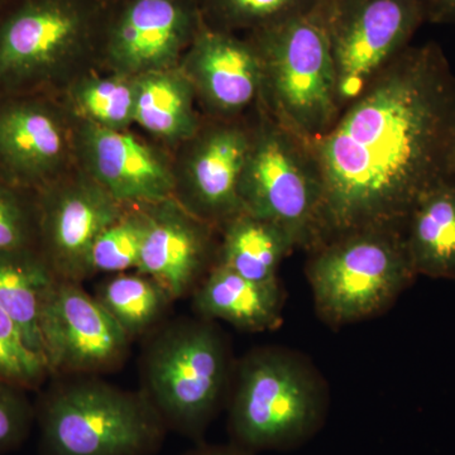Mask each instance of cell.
I'll return each mask as SVG.
<instances>
[{
    "instance_id": "obj_1",
    "label": "cell",
    "mask_w": 455,
    "mask_h": 455,
    "mask_svg": "<svg viewBox=\"0 0 455 455\" xmlns=\"http://www.w3.org/2000/svg\"><path fill=\"white\" fill-rule=\"evenodd\" d=\"M454 142L451 66L436 42L411 44L309 142L323 187L319 244L403 230L421 196L453 176Z\"/></svg>"
},
{
    "instance_id": "obj_2",
    "label": "cell",
    "mask_w": 455,
    "mask_h": 455,
    "mask_svg": "<svg viewBox=\"0 0 455 455\" xmlns=\"http://www.w3.org/2000/svg\"><path fill=\"white\" fill-rule=\"evenodd\" d=\"M114 0H0V98L59 97L100 68Z\"/></svg>"
},
{
    "instance_id": "obj_3",
    "label": "cell",
    "mask_w": 455,
    "mask_h": 455,
    "mask_svg": "<svg viewBox=\"0 0 455 455\" xmlns=\"http://www.w3.org/2000/svg\"><path fill=\"white\" fill-rule=\"evenodd\" d=\"M259 53V103L299 139L311 142L341 113L326 26V0L276 26L244 36Z\"/></svg>"
},
{
    "instance_id": "obj_4",
    "label": "cell",
    "mask_w": 455,
    "mask_h": 455,
    "mask_svg": "<svg viewBox=\"0 0 455 455\" xmlns=\"http://www.w3.org/2000/svg\"><path fill=\"white\" fill-rule=\"evenodd\" d=\"M328 392L304 358L265 348L244 358L230 400L228 429L233 445L257 453L290 451L324 427Z\"/></svg>"
},
{
    "instance_id": "obj_5",
    "label": "cell",
    "mask_w": 455,
    "mask_h": 455,
    "mask_svg": "<svg viewBox=\"0 0 455 455\" xmlns=\"http://www.w3.org/2000/svg\"><path fill=\"white\" fill-rule=\"evenodd\" d=\"M311 251L307 272L314 302L333 326L382 313L418 276L400 229L353 230Z\"/></svg>"
},
{
    "instance_id": "obj_6",
    "label": "cell",
    "mask_w": 455,
    "mask_h": 455,
    "mask_svg": "<svg viewBox=\"0 0 455 455\" xmlns=\"http://www.w3.org/2000/svg\"><path fill=\"white\" fill-rule=\"evenodd\" d=\"M36 416L42 455H154L167 430L145 395L99 381L57 388Z\"/></svg>"
},
{
    "instance_id": "obj_7",
    "label": "cell",
    "mask_w": 455,
    "mask_h": 455,
    "mask_svg": "<svg viewBox=\"0 0 455 455\" xmlns=\"http://www.w3.org/2000/svg\"><path fill=\"white\" fill-rule=\"evenodd\" d=\"M239 197L242 209L283 228L296 247L319 244L323 187L309 142L257 103Z\"/></svg>"
},
{
    "instance_id": "obj_8",
    "label": "cell",
    "mask_w": 455,
    "mask_h": 455,
    "mask_svg": "<svg viewBox=\"0 0 455 455\" xmlns=\"http://www.w3.org/2000/svg\"><path fill=\"white\" fill-rule=\"evenodd\" d=\"M145 374V396L167 429L200 439L226 391V343L211 324L180 323L149 347Z\"/></svg>"
},
{
    "instance_id": "obj_9",
    "label": "cell",
    "mask_w": 455,
    "mask_h": 455,
    "mask_svg": "<svg viewBox=\"0 0 455 455\" xmlns=\"http://www.w3.org/2000/svg\"><path fill=\"white\" fill-rule=\"evenodd\" d=\"M424 23V0H326V26L341 110L411 46Z\"/></svg>"
},
{
    "instance_id": "obj_10",
    "label": "cell",
    "mask_w": 455,
    "mask_h": 455,
    "mask_svg": "<svg viewBox=\"0 0 455 455\" xmlns=\"http://www.w3.org/2000/svg\"><path fill=\"white\" fill-rule=\"evenodd\" d=\"M251 140V121L206 118L172 151L173 197L204 223L223 228L243 212L239 184Z\"/></svg>"
},
{
    "instance_id": "obj_11",
    "label": "cell",
    "mask_w": 455,
    "mask_h": 455,
    "mask_svg": "<svg viewBox=\"0 0 455 455\" xmlns=\"http://www.w3.org/2000/svg\"><path fill=\"white\" fill-rule=\"evenodd\" d=\"M37 206L38 251L57 278L73 283L90 276L92 245L128 208L76 164L37 191Z\"/></svg>"
},
{
    "instance_id": "obj_12",
    "label": "cell",
    "mask_w": 455,
    "mask_h": 455,
    "mask_svg": "<svg viewBox=\"0 0 455 455\" xmlns=\"http://www.w3.org/2000/svg\"><path fill=\"white\" fill-rule=\"evenodd\" d=\"M74 167V116L59 98H0V173L5 179L37 193Z\"/></svg>"
},
{
    "instance_id": "obj_13",
    "label": "cell",
    "mask_w": 455,
    "mask_h": 455,
    "mask_svg": "<svg viewBox=\"0 0 455 455\" xmlns=\"http://www.w3.org/2000/svg\"><path fill=\"white\" fill-rule=\"evenodd\" d=\"M203 25L197 0H114L100 68L140 76L178 68Z\"/></svg>"
},
{
    "instance_id": "obj_14",
    "label": "cell",
    "mask_w": 455,
    "mask_h": 455,
    "mask_svg": "<svg viewBox=\"0 0 455 455\" xmlns=\"http://www.w3.org/2000/svg\"><path fill=\"white\" fill-rule=\"evenodd\" d=\"M40 331L49 372L110 370L125 357L131 340L97 299L57 277L44 295Z\"/></svg>"
},
{
    "instance_id": "obj_15",
    "label": "cell",
    "mask_w": 455,
    "mask_h": 455,
    "mask_svg": "<svg viewBox=\"0 0 455 455\" xmlns=\"http://www.w3.org/2000/svg\"><path fill=\"white\" fill-rule=\"evenodd\" d=\"M75 164L125 206L173 197L172 155L131 130L98 127L74 118Z\"/></svg>"
},
{
    "instance_id": "obj_16",
    "label": "cell",
    "mask_w": 455,
    "mask_h": 455,
    "mask_svg": "<svg viewBox=\"0 0 455 455\" xmlns=\"http://www.w3.org/2000/svg\"><path fill=\"white\" fill-rule=\"evenodd\" d=\"M179 66L196 90L206 118H243L259 103V57L244 36L203 25Z\"/></svg>"
},
{
    "instance_id": "obj_17",
    "label": "cell",
    "mask_w": 455,
    "mask_h": 455,
    "mask_svg": "<svg viewBox=\"0 0 455 455\" xmlns=\"http://www.w3.org/2000/svg\"><path fill=\"white\" fill-rule=\"evenodd\" d=\"M142 206L146 232L136 272L160 284L171 300L181 298L208 262L214 228L175 197Z\"/></svg>"
},
{
    "instance_id": "obj_18",
    "label": "cell",
    "mask_w": 455,
    "mask_h": 455,
    "mask_svg": "<svg viewBox=\"0 0 455 455\" xmlns=\"http://www.w3.org/2000/svg\"><path fill=\"white\" fill-rule=\"evenodd\" d=\"M205 319L223 320L242 331H265L281 323L283 293L278 281L254 283L217 263L194 299Z\"/></svg>"
},
{
    "instance_id": "obj_19",
    "label": "cell",
    "mask_w": 455,
    "mask_h": 455,
    "mask_svg": "<svg viewBox=\"0 0 455 455\" xmlns=\"http://www.w3.org/2000/svg\"><path fill=\"white\" fill-rule=\"evenodd\" d=\"M196 90L178 68L136 76L134 124L167 149H175L202 125Z\"/></svg>"
},
{
    "instance_id": "obj_20",
    "label": "cell",
    "mask_w": 455,
    "mask_h": 455,
    "mask_svg": "<svg viewBox=\"0 0 455 455\" xmlns=\"http://www.w3.org/2000/svg\"><path fill=\"white\" fill-rule=\"evenodd\" d=\"M415 274L455 280V178L430 188L416 202L403 227Z\"/></svg>"
},
{
    "instance_id": "obj_21",
    "label": "cell",
    "mask_w": 455,
    "mask_h": 455,
    "mask_svg": "<svg viewBox=\"0 0 455 455\" xmlns=\"http://www.w3.org/2000/svg\"><path fill=\"white\" fill-rule=\"evenodd\" d=\"M220 260L254 283H275L277 269L296 248L291 236L271 221L242 212L224 224Z\"/></svg>"
},
{
    "instance_id": "obj_22",
    "label": "cell",
    "mask_w": 455,
    "mask_h": 455,
    "mask_svg": "<svg viewBox=\"0 0 455 455\" xmlns=\"http://www.w3.org/2000/svg\"><path fill=\"white\" fill-rule=\"evenodd\" d=\"M55 280L38 250L0 254V309L12 317L28 346L42 357V304Z\"/></svg>"
},
{
    "instance_id": "obj_23",
    "label": "cell",
    "mask_w": 455,
    "mask_h": 455,
    "mask_svg": "<svg viewBox=\"0 0 455 455\" xmlns=\"http://www.w3.org/2000/svg\"><path fill=\"white\" fill-rule=\"evenodd\" d=\"M77 121L107 130H131L136 107V76L95 68L77 77L57 97Z\"/></svg>"
},
{
    "instance_id": "obj_24",
    "label": "cell",
    "mask_w": 455,
    "mask_h": 455,
    "mask_svg": "<svg viewBox=\"0 0 455 455\" xmlns=\"http://www.w3.org/2000/svg\"><path fill=\"white\" fill-rule=\"evenodd\" d=\"M95 299L130 338L154 325L171 301L160 284L137 272L109 278Z\"/></svg>"
},
{
    "instance_id": "obj_25",
    "label": "cell",
    "mask_w": 455,
    "mask_h": 455,
    "mask_svg": "<svg viewBox=\"0 0 455 455\" xmlns=\"http://www.w3.org/2000/svg\"><path fill=\"white\" fill-rule=\"evenodd\" d=\"M322 0H197L204 25L247 36L307 13Z\"/></svg>"
},
{
    "instance_id": "obj_26",
    "label": "cell",
    "mask_w": 455,
    "mask_h": 455,
    "mask_svg": "<svg viewBox=\"0 0 455 455\" xmlns=\"http://www.w3.org/2000/svg\"><path fill=\"white\" fill-rule=\"evenodd\" d=\"M146 232L143 206H128L113 224L98 236L89 259V274H124L139 265Z\"/></svg>"
},
{
    "instance_id": "obj_27",
    "label": "cell",
    "mask_w": 455,
    "mask_h": 455,
    "mask_svg": "<svg viewBox=\"0 0 455 455\" xmlns=\"http://www.w3.org/2000/svg\"><path fill=\"white\" fill-rule=\"evenodd\" d=\"M38 250L37 193L0 173V254Z\"/></svg>"
},
{
    "instance_id": "obj_28",
    "label": "cell",
    "mask_w": 455,
    "mask_h": 455,
    "mask_svg": "<svg viewBox=\"0 0 455 455\" xmlns=\"http://www.w3.org/2000/svg\"><path fill=\"white\" fill-rule=\"evenodd\" d=\"M47 372L44 358L28 346L16 323L0 309V379L20 387L36 385Z\"/></svg>"
},
{
    "instance_id": "obj_29",
    "label": "cell",
    "mask_w": 455,
    "mask_h": 455,
    "mask_svg": "<svg viewBox=\"0 0 455 455\" xmlns=\"http://www.w3.org/2000/svg\"><path fill=\"white\" fill-rule=\"evenodd\" d=\"M20 388L0 379V454L20 447L31 431L35 410Z\"/></svg>"
},
{
    "instance_id": "obj_30",
    "label": "cell",
    "mask_w": 455,
    "mask_h": 455,
    "mask_svg": "<svg viewBox=\"0 0 455 455\" xmlns=\"http://www.w3.org/2000/svg\"><path fill=\"white\" fill-rule=\"evenodd\" d=\"M427 23L455 26V0H424Z\"/></svg>"
},
{
    "instance_id": "obj_31",
    "label": "cell",
    "mask_w": 455,
    "mask_h": 455,
    "mask_svg": "<svg viewBox=\"0 0 455 455\" xmlns=\"http://www.w3.org/2000/svg\"><path fill=\"white\" fill-rule=\"evenodd\" d=\"M251 451L235 447H200L187 455H253Z\"/></svg>"
},
{
    "instance_id": "obj_32",
    "label": "cell",
    "mask_w": 455,
    "mask_h": 455,
    "mask_svg": "<svg viewBox=\"0 0 455 455\" xmlns=\"http://www.w3.org/2000/svg\"><path fill=\"white\" fill-rule=\"evenodd\" d=\"M453 176L455 178V142H454V151H453Z\"/></svg>"
}]
</instances>
